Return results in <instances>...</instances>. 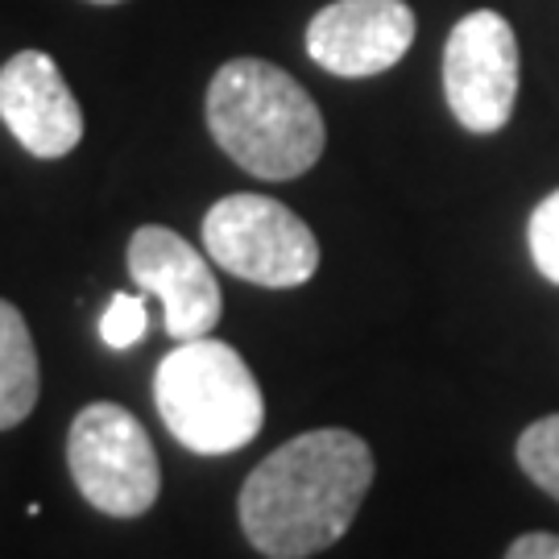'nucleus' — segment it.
<instances>
[{
    "mask_svg": "<svg viewBox=\"0 0 559 559\" xmlns=\"http://www.w3.org/2000/svg\"><path fill=\"white\" fill-rule=\"evenodd\" d=\"M369 485L373 452L357 431H302L240 485V531L265 559H307L344 539Z\"/></svg>",
    "mask_w": 559,
    "mask_h": 559,
    "instance_id": "obj_1",
    "label": "nucleus"
},
{
    "mask_svg": "<svg viewBox=\"0 0 559 559\" xmlns=\"http://www.w3.org/2000/svg\"><path fill=\"white\" fill-rule=\"evenodd\" d=\"M207 129L240 170L265 182L307 175L328 145L323 112L307 87L265 59H233L212 75Z\"/></svg>",
    "mask_w": 559,
    "mask_h": 559,
    "instance_id": "obj_2",
    "label": "nucleus"
},
{
    "mask_svg": "<svg viewBox=\"0 0 559 559\" xmlns=\"http://www.w3.org/2000/svg\"><path fill=\"white\" fill-rule=\"evenodd\" d=\"M154 406L175 440L195 456H228L258 440L265 399L233 344L212 336L182 340L158 360Z\"/></svg>",
    "mask_w": 559,
    "mask_h": 559,
    "instance_id": "obj_3",
    "label": "nucleus"
},
{
    "mask_svg": "<svg viewBox=\"0 0 559 559\" xmlns=\"http://www.w3.org/2000/svg\"><path fill=\"white\" fill-rule=\"evenodd\" d=\"M67 468L80 498L108 519H141L162 493V468L145 423L117 402L83 406L67 431Z\"/></svg>",
    "mask_w": 559,
    "mask_h": 559,
    "instance_id": "obj_4",
    "label": "nucleus"
},
{
    "mask_svg": "<svg viewBox=\"0 0 559 559\" xmlns=\"http://www.w3.org/2000/svg\"><path fill=\"white\" fill-rule=\"evenodd\" d=\"M203 249L224 274L270 290H290L320 270V240L270 195H224L203 216Z\"/></svg>",
    "mask_w": 559,
    "mask_h": 559,
    "instance_id": "obj_5",
    "label": "nucleus"
},
{
    "mask_svg": "<svg viewBox=\"0 0 559 559\" xmlns=\"http://www.w3.org/2000/svg\"><path fill=\"white\" fill-rule=\"evenodd\" d=\"M519 38L493 9L456 21L443 46V96L468 133H498L519 104Z\"/></svg>",
    "mask_w": 559,
    "mask_h": 559,
    "instance_id": "obj_6",
    "label": "nucleus"
},
{
    "mask_svg": "<svg viewBox=\"0 0 559 559\" xmlns=\"http://www.w3.org/2000/svg\"><path fill=\"white\" fill-rule=\"evenodd\" d=\"M129 274L145 295L162 299L166 332L179 340L207 336L224 316L221 282L203 253L166 224H145L129 240Z\"/></svg>",
    "mask_w": 559,
    "mask_h": 559,
    "instance_id": "obj_7",
    "label": "nucleus"
},
{
    "mask_svg": "<svg viewBox=\"0 0 559 559\" xmlns=\"http://www.w3.org/2000/svg\"><path fill=\"white\" fill-rule=\"evenodd\" d=\"M415 41V9L406 0H336L307 25V55L340 80L390 71Z\"/></svg>",
    "mask_w": 559,
    "mask_h": 559,
    "instance_id": "obj_8",
    "label": "nucleus"
},
{
    "mask_svg": "<svg viewBox=\"0 0 559 559\" xmlns=\"http://www.w3.org/2000/svg\"><path fill=\"white\" fill-rule=\"evenodd\" d=\"M0 120L34 158H67L83 138L80 100L41 50H21L0 67Z\"/></svg>",
    "mask_w": 559,
    "mask_h": 559,
    "instance_id": "obj_9",
    "label": "nucleus"
},
{
    "mask_svg": "<svg viewBox=\"0 0 559 559\" xmlns=\"http://www.w3.org/2000/svg\"><path fill=\"white\" fill-rule=\"evenodd\" d=\"M41 373L29 323L13 302L0 299V431L29 419L38 406Z\"/></svg>",
    "mask_w": 559,
    "mask_h": 559,
    "instance_id": "obj_10",
    "label": "nucleus"
},
{
    "mask_svg": "<svg viewBox=\"0 0 559 559\" xmlns=\"http://www.w3.org/2000/svg\"><path fill=\"white\" fill-rule=\"evenodd\" d=\"M519 464L522 473L539 485L543 493L559 501V415L531 423L519 436Z\"/></svg>",
    "mask_w": 559,
    "mask_h": 559,
    "instance_id": "obj_11",
    "label": "nucleus"
},
{
    "mask_svg": "<svg viewBox=\"0 0 559 559\" xmlns=\"http://www.w3.org/2000/svg\"><path fill=\"white\" fill-rule=\"evenodd\" d=\"M526 245H531V258H535L543 278L559 286V191H551V195L531 212Z\"/></svg>",
    "mask_w": 559,
    "mask_h": 559,
    "instance_id": "obj_12",
    "label": "nucleus"
},
{
    "mask_svg": "<svg viewBox=\"0 0 559 559\" xmlns=\"http://www.w3.org/2000/svg\"><path fill=\"white\" fill-rule=\"evenodd\" d=\"M145 299L141 295H112V302L100 316V340L108 348H133L145 336Z\"/></svg>",
    "mask_w": 559,
    "mask_h": 559,
    "instance_id": "obj_13",
    "label": "nucleus"
},
{
    "mask_svg": "<svg viewBox=\"0 0 559 559\" xmlns=\"http://www.w3.org/2000/svg\"><path fill=\"white\" fill-rule=\"evenodd\" d=\"M506 559H559V535H547V531L519 535V539L510 543Z\"/></svg>",
    "mask_w": 559,
    "mask_h": 559,
    "instance_id": "obj_14",
    "label": "nucleus"
},
{
    "mask_svg": "<svg viewBox=\"0 0 559 559\" xmlns=\"http://www.w3.org/2000/svg\"><path fill=\"white\" fill-rule=\"evenodd\" d=\"M87 4H120V0H87Z\"/></svg>",
    "mask_w": 559,
    "mask_h": 559,
    "instance_id": "obj_15",
    "label": "nucleus"
}]
</instances>
